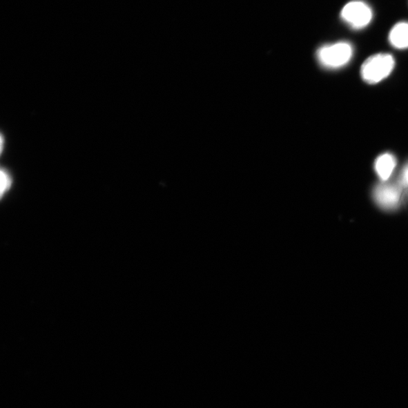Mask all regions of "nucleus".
<instances>
[{
  "label": "nucleus",
  "mask_w": 408,
  "mask_h": 408,
  "mask_svg": "<svg viewBox=\"0 0 408 408\" xmlns=\"http://www.w3.org/2000/svg\"><path fill=\"white\" fill-rule=\"evenodd\" d=\"M397 165L396 158L394 155L386 153L378 157L375 162V171L380 179L387 181L393 174Z\"/></svg>",
  "instance_id": "nucleus-5"
},
{
  "label": "nucleus",
  "mask_w": 408,
  "mask_h": 408,
  "mask_svg": "<svg viewBox=\"0 0 408 408\" xmlns=\"http://www.w3.org/2000/svg\"><path fill=\"white\" fill-rule=\"evenodd\" d=\"M12 185V178L11 175L5 169L1 170V197L8 191H9Z\"/></svg>",
  "instance_id": "nucleus-7"
},
{
  "label": "nucleus",
  "mask_w": 408,
  "mask_h": 408,
  "mask_svg": "<svg viewBox=\"0 0 408 408\" xmlns=\"http://www.w3.org/2000/svg\"><path fill=\"white\" fill-rule=\"evenodd\" d=\"M389 41L391 45L398 50L407 49L408 48V22L396 23L390 31Z\"/></svg>",
  "instance_id": "nucleus-6"
},
{
  "label": "nucleus",
  "mask_w": 408,
  "mask_h": 408,
  "mask_svg": "<svg viewBox=\"0 0 408 408\" xmlns=\"http://www.w3.org/2000/svg\"><path fill=\"white\" fill-rule=\"evenodd\" d=\"M351 43L341 41L320 47L317 59L321 65L328 69H338L347 65L353 55Z\"/></svg>",
  "instance_id": "nucleus-2"
},
{
  "label": "nucleus",
  "mask_w": 408,
  "mask_h": 408,
  "mask_svg": "<svg viewBox=\"0 0 408 408\" xmlns=\"http://www.w3.org/2000/svg\"><path fill=\"white\" fill-rule=\"evenodd\" d=\"M398 185L402 188H408V162L404 166L399 177Z\"/></svg>",
  "instance_id": "nucleus-8"
},
{
  "label": "nucleus",
  "mask_w": 408,
  "mask_h": 408,
  "mask_svg": "<svg viewBox=\"0 0 408 408\" xmlns=\"http://www.w3.org/2000/svg\"><path fill=\"white\" fill-rule=\"evenodd\" d=\"M340 15L344 22L356 30L366 28L373 19L371 8L362 0H353L344 6Z\"/></svg>",
  "instance_id": "nucleus-3"
},
{
  "label": "nucleus",
  "mask_w": 408,
  "mask_h": 408,
  "mask_svg": "<svg viewBox=\"0 0 408 408\" xmlns=\"http://www.w3.org/2000/svg\"><path fill=\"white\" fill-rule=\"evenodd\" d=\"M3 142H4L3 135H2L1 136V151H3Z\"/></svg>",
  "instance_id": "nucleus-9"
},
{
  "label": "nucleus",
  "mask_w": 408,
  "mask_h": 408,
  "mask_svg": "<svg viewBox=\"0 0 408 408\" xmlns=\"http://www.w3.org/2000/svg\"><path fill=\"white\" fill-rule=\"evenodd\" d=\"M402 197V187L394 184H382L374 190L375 202L382 209H396L401 203Z\"/></svg>",
  "instance_id": "nucleus-4"
},
{
  "label": "nucleus",
  "mask_w": 408,
  "mask_h": 408,
  "mask_svg": "<svg viewBox=\"0 0 408 408\" xmlns=\"http://www.w3.org/2000/svg\"><path fill=\"white\" fill-rule=\"evenodd\" d=\"M394 67L395 59L393 55L387 53L376 54L363 63L361 75L366 83L375 84L386 79Z\"/></svg>",
  "instance_id": "nucleus-1"
}]
</instances>
